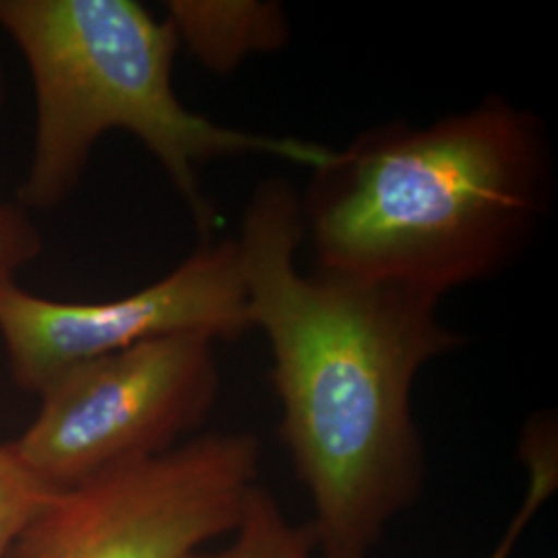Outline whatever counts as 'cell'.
<instances>
[{
  "mask_svg": "<svg viewBox=\"0 0 558 558\" xmlns=\"http://www.w3.org/2000/svg\"><path fill=\"white\" fill-rule=\"evenodd\" d=\"M52 495L17 458L11 442L0 445V558L9 557L27 523Z\"/></svg>",
  "mask_w": 558,
  "mask_h": 558,
  "instance_id": "cell-10",
  "label": "cell"
},
{
  "mask_svg": "<svg viewBox=\"0 0 558 558\" xmlns=\"http://www.w3.org/2000/svg\"><path fill=\"white\" fill-rule=\"evenodd\" d=\"M259 472L257 435H195L52 493L7 558H189L239 527Z\"/></svg>",
  "mask_w": 558,
  "mask_h": 558,
  "instance_id": "cell-5",
  "label": "cell"
},
{
  "mask_svg": "<svg viewBox=\"0 0 558 558\" xmlns=\"http://www.w3.org/2000/svg\"><path fill=\"white\" fill-rule=\"evenodd\" d=\"M518 456L527 472L525 497L518 513L509 521L502 538L488 558H509L527 525L536 519L546 500L558 488V437L557 420L548 412L530 420L519 437Z\"/></svg>",
  "mask_w": 558,
  "mask_h": 558,
  "instance_id": "cell-9",
  "label": "cell"
},
{
  "mask_svg": "<svg viewBox=\"0 0 558 558\" xmlns=\"http://www.w3.org/2000/svg\"><path fill=\"white\" fill-rule=\"evenodd\" d=\"M0 29L20 48L36 98L17 191L25 211L59 207L110 131L133 135L160 163L205 242L216 211L201 189L203 166L269 156L313 172L333 156L319 143L251 133L186 108L174 89L177 32L135 0H0Z\"/></svg>",
  "mask_w": 558,
  "mask_h": 558,
  "instance_id": "cell-3",
  "label": "cell"
},
{
  "mask_svg": "<svg viewBox=\"0 0 558 558\" xmlns=\"http://www.w3.org/2000/svg\"><path fill=\"white\" fill-rule=\"evenodd\" d=\"M189 558H319L308 523H294L278 499L259 484L246 502L232 542L216 553H195Z\"/></svg>",
  "mask_w": 558,
  "mask_h": 558,
  "instance_id": "cell-8",
  "label": "cell"
},
{
  "mask_svg": "<svg viewBox=\"0 0 558 558\" xmlns=\"http://www.w3.org/2000/svg\"><path fill=\"white\" fill-rule=\"evenodd\" d=\"M216 343L179 333L64 368L13 451L59 493L195 437L220 398Z\"/></svg>",
  "mask_w": 558,
  "mask_h": 558,
  "instance_id": "cell-4",
  "label": "cell"
},
{
  "mask_svg": "<svg viewBox=\"0 0 558 558\" xmlns=\"http://www.w3.org/2000/svg\"><path fill=\"white\" fill-rule=\"evenodd\" d=\"M555 154L525 108L490 96L428 124L366 129L300 197L315 267L435 296L502 276L548 218Z\"/></svg>",
  "mask_w": 558,
  "mask_h": 558,
  "instance_id": "cell-2",
  "label": "cell"
},
{
  "mask_svg": "<svg viewBox=\"0 0 558 558\" xmlns=\"http://www.w3.org/2000/svg\"><path fill=\"white\" fill-rule=\"evenodd\" d=\"M4 69L0 62V110L4 104ZM40 230L20 203H0V283L15 281V274L40 257Z\"/></svg>",
  "mask_w": 558,
  "mask_h": 558,
  "instance_id": "cell-11",
  "label": "cell"
},
{
  "mask_svg": "<svg viewBox=\"0 0 558 558\" xmlns=\"http://www.w3.org/2000/svg\"><path fill=\"white\" fill-rule=\"evenodd\" d=\"M166 20L180 46L214 75L276 54L292 36L288 13L276 0H170Z\"/></svg>",
  "mask_w": 558,
  "mask_h": 558,
  "instance_id": "cell-7",
  "label": "cell"
},
{
  "mask_svg": "<svg viewBox=\"0 0 558 558\" xmlns=\"http://www.w3.org/2000/svg\"><path fill=\"white\" fill-rule=\"evenodd\" d=\"M234 242L251 329L271 350L279 439L313 505L317 555L373 558L424 488L414 385L465 338L445 325L440 296L300 271V197L288 180L253 191Z\"/></svg>",
  "mask_w": 558,
  "mask_h": 558,
  "instance_id": "cell-1",
  "label": "cell"
},
{
  "mask_svg": "<svg viewBox=\"0 0 558 558\" xmlns=\"http://www.w3.org/2000/svg\"><path fill=\"white\" fill-rule=\"evenodd\" d=\"M251 329L234 240L203 242L163 278L122 299L62 302L0 283V339L21 391L40 393L64 368L147 339L201 333L232 341Z\"/></svg>",
  "mask_w": 558,
  "mask_h": 558,
  "instance_id": "cell-6",
  "label": "cell"
}]
</instances>
